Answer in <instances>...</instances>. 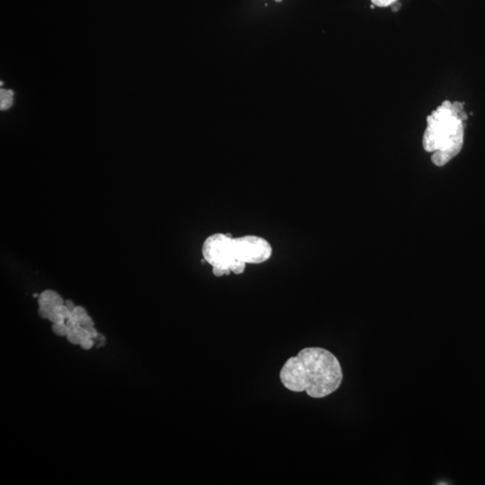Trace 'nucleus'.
I'll list each match as a JSON object with an SVG mask.
<instances>
[{"label": "nucleus", "mask_w": 485, "mask_h": 485, "mask_svg": "<svg viewBox=\"0 0 485 485\" xmlns=\"http://www.w3.org/2000/svg\"><path fill=\"white\" fill-rule=\"evenodd\" d=\"M281 383L288 390L306 392L313 398L334 393L342 385V367L337 357L323 348H305L290 357L280 372Z\"/></svg>", "instance_id": "nucleus-1"}, {"label": "nucleus", "mask_w": 485, "mask_h": 485, "mask_svg": "<svg viewBox=\"0 0 485 485\" xmlns=\"http://www.w3.org/2000/svg\"><path fill=\"white\" fill-rule=\"evenodd\" d=\"M467 114L463 103L445 101L427 118L422 145L431 152V161L438 166L449 163L464 145Z\"/></svg>", "instance_id": "nucleus-2"}, {"label": "nucleus", "mask_w": 485, "mask_h": 485, "mask_svg": "<svg viewBox=\"0 0 485 485\" xmlns=\"http://www.w3.org/2000/svg\"><path fill=\"white\" fill-rule=\"evenodd\" d=\"M205 260L213 267L217 277L230 274V267L236 260L233 250V237L224 234L210 235L202 246Z\"/></svg>", "instance_id": "nucleus-3"}, {"label": "nucleus", "mask_w": 485, "mask_h": 485, "mask_svg": "<svg viewBox=\"0 0 485 485\" xmlns=\"http://www.w3.org/2000/svg\"><path fill=\"white\" fill-rule=\"evenodd\" d=\"M233 250L236 259L254 264L269 260L272 254L269 242L256 235L233 238Z\"/></svg>", "instance_id": "nucleus-4"}, {"label": "nucleus", "mask_w": 485, "mask_h": 485, "mask_svg": "<svg viewBox=\"0 0 485 485\" xmlns=\"http://www.w3.org/2000/svg\"><path fill=\"white\" fill-rule=\"evenodd\" d=\"M39 307H44L47 310L53 311L57 307L64 305L62 296L55 291L48 290L44 291L39 296Z\"/></svg>", "instance_id": "nucleus-5"}, {"label": "nucleus", "mask_w": 485, "mask_h": 485, "mask_svg": "<svg viewBox=\"0 0 485 485\" xmlns=\"http://www.w3.org/2000/svg\"><path fill=\"white\" fill-rule=\"evenodd\" d=\"M14 100V93L11 90H0V108L1 110H7L12 106Z\"/></svg>", "instance_id": "nucleus-6"}, {"label": "nucleus", "mask_w": 485, "mask_h": 485, "mask_svg": "<svg viewBox=\"0 0 485 485\" xmlns=\"http://www.w3.org/2000/svg\"><path fill=\"white\" fill-rule=\"evenodd\" d=\"M53 332L58 336H66L69 332L68 327L66 325V323H53L51 327Z\"/></svg>", "instance_id": "nucleus-7"}, {"label": "nucleus", "mask_w": 485, "mask_h": 485, "mask_svg": "<svg viewBox=\"0 0 485 485\" xmlns=\"http://www.w3.org/2000/svg\"><path fill=\"white\" fill-rule=\"evenodd\" d=\"M71 316L73 317H75V318L77 319L78 321H80L81 319L87 317L88 315H87V311L85 310V308H83L82 307L77 306V307H75V308H74V310L72 311Z\"/></svg>", "instance_id": "nucleus-8"}, {"label": "nucleus", "mask_w": 485, "mask_h": 485, "mask_svg": "<svg viewBox=\"0 0 485 485\" xmlns=\"http://www.w3.org/2000/svg\"><path fill=\"white\" fill-rule=\"evenodd\" d=\"M48 319L52 323H61L66 322L65 318L62 317V315H60L56 310H53V311L51 312V314H50V316L48 317Z\"/></svg>", "instance_id": "nucleus-9"}, {"label": "nucleus", "mask_w": 485, "mask_h": 485, "mask_svg": "<svg viewBox=\"0 0 485 485\" xmlns=\"http://www.w3.org/2000/svg\"><path fill=\"white\" fill-rule=\"evenodd\" d=\"M66 337L67 339V341L70 342V343H72V344H74V345L80 344V342H81V339L79 337L77 331H69Z\"/></svg>", "instance_id": "nucleus-10"}, {"label": "nucleus", "mask_w": 485, "mask_h": 485, "mask_svg": "<svg viewBox=\"0 0 485 485\" xmlns=\"http://www.w3.org/2000/svg\"><path fill=\"white\" fill-rule=\"evenodd\" d=\"M398 0H371L373 5L379 7H388L396 3Z\"/></svg>", "instance_id": "nucleus-11"}, {"label": "nucleus", "mask_w": 485, "mask_h": 485, "mask_svg": "<svg viewBox=\"0 0 485 485\" xmlns=\"http://www.w3.org/2000/svg\"><path fill=\"white\" fill-rule=\"evenodd\" d=\"M54 310H56L60 315H62V317L65 318V320H66L67 318L71 317L72 312L67 308V307L65 306V305H62V306H59L57 307Z\"/></svg>", "instance_id": "nucleus-12"}, {"label": "nucleus", "mask_w": 485, "mask_h": 485, "mask_svg": "<svg viewBox=\"0 0 485 485\" xmlns=\"http://www.w3.org/2000/svg\"><path fill=\"white\" fill-rule=\"evenodd\" d=\"M79 323H80V325H81L83 328L87 329H87H89V328H92V327H94V322H93L92 318L89 317V316H87V317H85V318L81 319V320L79 321Z\"/></svg>", "instance_id": "nucleus-13"}, {"label": "nucleus", "mask_w": 485, "mask_h": 485, "mask_svg": "<svg viewBox=\"0 0 485 485\" xmlns=\"http://www.w3.org/2000/svg\"><path fill=\"white\" fill-rule=\"evenodd\" d=\"M95 342L93 341V339H90V338H87L85 340H82L81 342H80V346H81L82 349L86 350V351H88L90 349H92L93 346H94Z\"/></svg>", "instance_id": "nucleus-14"}, {"label": "nucleus", "mask_w": 485, "mask_h": 485, "mask_svg": "<svg viewBox=\"0 0 485 485\" xmlns=\"http://www.w3.org/2000/svg\"><path fill=\"white\" fill-rule=\"evenodd\" d=\"M87 331H88V334H89V338H90V339L95 340V339L97 338V335H98V332H97V330L95 329V327H92V328L87 329Z\"/></svg>", "instance_id": "nucleus-15"}, {"label": "nucleus", "mask_w": 485, "mask_h": 485, "mask_svg": "<svg viewBox=\"0 0 485 485\" xmlns=\"http://www.w3.org/2000/svg\"><path fill=\"white\" fill-rule=\"evenodd\" d=\"M96 340L98 341V346H102V345H104V343H105V339H104V337L102 336V334H99V333H98V335H97V338H96Z\"/></svg>", "instance_id": "nucleus-16"}, {"label": "nucleus", "mask_w": 485, "mask_h": 485, "mask_svg": "<svg viewBox=\"0 0 485 485\" xmlns=\"http://www.w3.org/2000/svg\"><path fill=\"white\" fill-rule=\"evenodd\" d=\"M64 305H65V306H66V307H67V308H68V309H69V310L71 312L73 311V310H74V308L76 307L75 304H74L71 300H66V301L64 302Z\"/></svg>", "instance_id": "nucleus-17"}, {"label": "nucleus", "mask_w": 485, "mask_h": 485, "mask_svg": "<svg viewBox=\"0 0 485 485\" xmlns=\"http://www.w3.org/2000/svg\"><path fill=\"white\" fill-rule=\"evenodd\" d=\"M276 2H281L282 0H275Z\"/></svg>", "instance_id": "nucleus-18"}]
</instances>
